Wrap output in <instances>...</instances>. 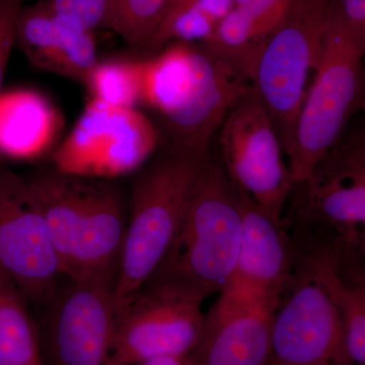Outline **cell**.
<instances>
[{"label":"cell","instance_id":"cell-1","mask_svg":"<svg viewBox=\"0 0 365 365\" xmlns=\"http://www.w3.org/2000/svg\"><path fill=\"white\" fill-rule=\"evenodd\" d=\"M26 184L63 277L114 288L127 225L116 187L55 169L26 180Z\"/></svg>","mask_w":365,"mask_h":365},{"label":"cell","instance_id":"cell-2","mask_svg":"<svg viewBox=\"0 0 365 365\" xmlns=\"http://www.w3.org/2000/svg\"><path fill=\"white\" fill-rule=\"evenodd\" d=\"M250 83L205 47L174 43L144 60L141 104L157 112L170 148L207 153Z\"/></svg>","mask_w":365,"mask_h":365},{"label":"cell","instance_id":"cell-3","mask_svg":"<svg viewBox=\"0 0 365 365\" xmlns=\"http://www.w3.org/2000/svg\"><path fill=\"white\" fill-rule=\"evenodd\" d=\"M208 155L170 146L137 177L114 285L118 314L167 258Z\"/></svg>","mask_w":365,"mask_h":365},{"label":"cell","instance_id":"cell-4","mask_svg":"<svg viewBox=\"0 0 365 365\" xmlns=\"http://www.w3.org/2000/svg\"><path fill=\"white\" fill-rule=\"evenodd\" d=\"M242 223L241 191L220 160L208 155L176 240L153 278L184 283L207 297L222 292L234 272Z\"/></svg>","mask_w":365,"mask_h":365},{"label":"cell","instance_id":"cell-5","mask_svg":"<svg viewBox=\"0 0 365 365\" xmlns=\"http://www.w3.org/2000/svg\"><path fill=\"white\" fill-rule=\"evenodd\" d=\"M364 53L341 24L332 2L321 60L284 151L295 185L344 135L364 107Z\"/></svg>","mask_w":365,"mask_h":365},{"label":"cell","instance_id":"cell-6","mask_svg":"<svg viewBox=\"0 0 365 365\" xmlns=\"http://www.w3.org/2000/svg\"><path fill=\"white\" fill-rule=\"evenodd\" d=\"M333 0H297L268 36L250 76L287 150L295 119L318 68Z\"/></svg>","mask_w":365,"mask_h":365},{"label":"cell","instance_id":"cell-7","mask_svg":"<svg viewBox=\"0 0 365 365\" xmlns=\"http://www.w3.org/2000/svg\"><path fill=\"white\" fill-rule=\"evenodd\" d=\"M206 297L184 283L151 278L118 314L109 365L191 354L202 337Z\"/></svg>","mask_w":365,"mask_h":365},{"label":"cell","instance_id":"cell-8","mask_svg":"<svg viewBox=\"0 0 365 365\" xmlns=\"http://www.w3.org/2000/svg\"><path fill=\"white\" fill-rule=\"evenodd\" d=\"M158 141L155 125L137 108L90 100L68 135L53 151V165L69 176L109 181L140 170Z\"/></svg>","mask_w":365,"mask_h":365},{"label":"cell","instance_id":"cell-9","mask_svg":"<svg viewBox=\"0 0 365 365\" xmlns=\"http://www.w3.org/2000/svg\"><path fill=\"white\" fill-rule=\"evenodd\" d=\"M287 290L274 312L267 365H354L337 307L311 255Z\"/></svg>","mask_w":365,"mask_h":365},{"label":"cell","instance_id":"cell-10","mask_svg":"<svg viewBox=\"0 0 365 365\" xmlns=\"http://www.w3.org/2000/svg\"><path fill=\"white\" fill-rule=\"evenodd\" d=\"M220 129V163L227 176L259 207L281 220L288 196L297 185L272 120L251 86Z\"/></svg>","mask_w":365,"mask_h":365},{"label":"cell","instance_id":"cell-11","mask_svg":"<svg viewBox=\"0 0 365 365\" xmlns=\"http://www.w3.org/2000/svg\"><path fill=\"white\" fill-rule=\"evenodd\" d=\"M68 280L56 288L44 333L39 332L45 365H109L118 311L114 288Z\"/></svg>","mask_w":365,"mask_h":365},{"label":"cell","instance_id":"cell-12","mask_svg":"<svg viewBox=\"0 0 365 365\" xmlns=\"http://www.w3.org/2000/svg\"><path fill=\"white\" fill-rule=\"evenodd\" d=\"M0 269L28 302L48 300L63 277L26 180L0 167Z\"/></svg>","mask_w":365,"mask_h":365},{"label":"cell","instance_id":"cell-13","mask_svg":"<svg viewBox=\"0 0 365 365\" xmlns=\"http://www.w3.org/2000/svg\"><path fill=\"white\" fill-rule=\"evenodd\" d=\"M299 186L307 215L333 227L346 248L359 246L365 225L364 128L341 137Z\"/></svg>","mask_w":365,"mask_h":365},{"label":"cell","instance_id":"cell-14","mask_svg":"<svg viewBox=\"0 0 365 365\" xmlns=\"http://www.w3.org/2000/svg\"><path fill=\"white\" fill-rule=\"evenodd\" d=\"M242 193L241 241L232 277L220 295L277 307L292 280V250L282 220Z\"/></svg>","mask_w":365,"mask_h":365},{"label":"cell","instance_id":"cell-15","mask_svg":"<svg viewBox=\"0 0 365 365\" xmlns=\"http://www.w3.org/2000/svg\"><path fill=\"white\" fill-rule=\"evenodd\" d=\"M275 309L220 295L192 352L196 365H267Z\"/></svg>","mask_w":365,"mask_h":365},{"label":"cell","instance_id":"cell-16","mask_svg":"<svg viewBox=\"0 0 365 365\" xmlns=\"http://www.w3.org/2000/svg\"><path fill=\"white\" fill-rule=\"evenodd\" d=\"M16 44L34 66L83 83L98 61L93 33L62 20L46 0L23 6Z\"/></svg>","mask_w":365,"mask_h":365},{"label":"cell","instance_id":"cell-17","mask_svg":"<svg viewBox=\"0 0 365 365\" xmlns=\"http://www.w3.org/2000/svg\"><path fill=\"white\" fill-rule=\"evenodd\" d=\"M63 127L51 101L30 88L0 95V157L32 162L50 153Z\"/></svg>","mask_w":365,"mask_h":365},{"label":"cell","instance_id":"cell-18","mask_svg":"<svg viewBox=\"0 0 365 365\" xmlns=\"http://www.w3.org/2000/svg\"><path fill=\"white\" fill-rule=\"evenodd\" d=\"M342 244L311 254L337 307L346 349L354 365H365V281L364 270L346 272Z\"/></svg>","mask_w":365,"mask_h":365},{"label":"cell","instance_id":"cell-19","mask_svg":"<svg viewBox=\"0 0 365 365\" xmlns=\"http://www.w3.org/2000/svg\"><path fill=\"white\" fill-rule=\"evenodd\" d=\"M26 297L0 269V365H45Z\"/></svg>","mask_w":365,"mask_h":365},{"label":"cell","instance_id":"cell-20","mask_svg":"<svg viewBox=\"0 0 365 365\" xmlns=\"http://www.w3.org/2000/svg\"><path fill=\"white\" fill-rule=\"evenodd\" d=\"M144 60L98 61L83 85L91 100L120 108H137L143 98Z\"/></svg>","mask_w":365,"mask_h":365},{"label":"cell","instance_id":"cell-21","mask_svg":"<svg viewBox=\"0 0 365 365\" xmlns=\"http://www.w3.org/2000/svg\"><path fill=\"white\" fill-rule=\"evenodd\" d=\"M176 0H113L105 26L134 48L148 50Z\"/></svg>","mask_w":365,"mask_h":365},{"label":"cell","instance_id":"cell-22","mask_svg":"<svg viewBox=\"0 0 365 365\" xmlns=\"http://www.w3.org/2000/svg\"><path fill=\"white\" fill-rule=\"evenodd\" d=\"M53 13L71 25L93 33L105 26L113 0H46Z\"/></svg>","mask_w":365,"mask_h":365},{"label":"cell","instance_id":"cell-23","mask_svg":"<svg viewBox=\"0 0 365 365\" xmlns=\"http://www.w3.org/2000/svg\"><path fill=\"white\" fill-rule=\"evenodd\" d=\"M297 0H234V7L248 14L268 36L284 20Z\"/></svg>","mask_w":365,"mask_h":365},{"label":"cell","instance_id":"cell-24","mask_svg":"<svg viewBox=\"0 0 365 365\" xmlns=\"http://www.w3.org/2000/svg\"><path fill=\"white\" fill-rule=\"evenodd\" d=\"M25 0H0V95L16 40V23Z\"/></svg>","mask_w":365,"mask_h":365},{"label":"cell","instance_id":"cell-25","mask_svg":"<svg viewBox=\"0 0 365 365\" xmlns=\"http://www.w3.org/2000/svg\"><path fill=\"white\" fill-rule=\"evenodd\" d=\"M333 9L350 37L365 49V0H333Z\"/></svg>","mask_w":365,"mask_h":365},{"label":"cell","instance_id":"cell-26","mask_svg":"<svg viewBox=\"0 0 365 365\" xmlns=\"http://www.w3.org/2000/svg\"><path fill=\"white\" fill-rule=\"evenodd\" d=\"M134 365H196V364L191 353V354L182 355V356H168L146 360V361L139 362Z\"/></svg>","mask_w":365,"mask_h":365},{"label":"cell","instance_id":"cell-27","mask_svg":"<svg viewBox=\"0 0 365 365\" xmlns=\"http://www.w3.org/2000/svg\"><path fill=\"white\" fill-rule=\"evenodd\" d=\"M193 1H195V0H176V1H175L174 6L172 7V9H170L169 16H170L172 14L177 13V11H181V9H185V7L190 6V4H191Z\"/></svg>","mask_w":365,"mask_h":365}]
</instances>
